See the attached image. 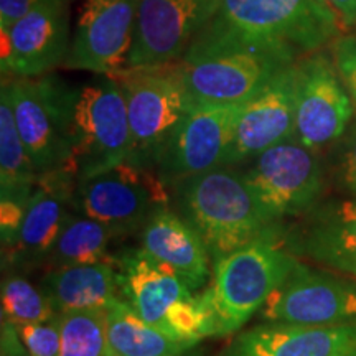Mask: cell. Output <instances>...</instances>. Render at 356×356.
Returning a JSON list of instances; mask_svg holds the SVG:
<instances>
[{"label":"cell","mask_w":356,"mask_h":356,"mask_svg":"<svg viewBox=\"0 0 356 356\" xmlns=\"http://www.w3.org/2000/svg\"><path fill=\"white\" fill-rule=\"evenodd\" d=\"M356 343V325L264 322L238 333L220 356H332Z\"/></svg>","instance_id":"cell-19"},{"label":"cell","mask_w":356,"mask_h":356,"mask_svg":"<svg viewBox=\"0 0 356 356\" xmlns=\"http://www.w3.org/2000/svg\"><path fill=\"white\" fill-rule=\"evenodd\" d=\"M172 190L155 170L124 162L78 181L71 207L102 222L118 236L140 231L157 208L168 207Z\"/></svg>","instance_id":"cell-8"},{"label":"cell","mask_w":356,"mask_h":356,"mask_svg":"<svg viewBox=\"0 0 356 356\" xmlns=\"http://www.w3.org/2000/svg\"><path fill=\"white\" fill-rule=\"evenodd\" d=\"M165 332L175 340L195 345H200L203 338H215V320L203 292L190 293L167 310Z\"/></svg>","instance_id":"cell-28"},{"label":"cell","mask_w":356,"mask_h":356,"mask_svg":"<svg viewBox=\"0 0 356 356\" xmlns=\"http://www.w3.org/2000/svg\"><path fill=\"white\" fill-rule=\"evenodd\" d=\"M70 139L65 172L76 181L127 162L131 154L127 104L113 76H101L74 88Z\"/></svg>","instance_id":"cell-5"},{"label":"cell","mask_w":356,"mask_h":356,"mask_svg":"<svg viewBox=\"0 0 356 356\" xmlns=\"http://www.w3.org/2000/svg\"><path fill=\"white\" fill-rule=\"evenodd\" d=\"M2 318L15 325L47 322L55 318L58 312L42 291L22 274H8L2 280Z\"/></svg>","instance_id":"cell-27"},{"label":"cell","mask_w":356,"mask_h":356,"mask_svg":"<svg viewBox=\"0 0 356 356\" xmlns=\"http://www.w3.org/2000/svg\"><path fill=\"white\" fill-rule=\"evenodd\" d=\"M246 104H197L178 122L160 154L157 172L168 188L185 178L225 167L236 122Z\"/></svg>","instance_id":"cell-9"},{"label":"cell","mask_w":356,"mask_h":356,"mask_svg":"<svg viewBox=\"0 0 356 356\" xmlns=\"http://www.w3.org/2000/svg\"><path fill=\"white\" fill-rule=\"evenodd\" d=\"M140 248L170 267L190 291H200L211 275V257L202 236L170 207L157 208L140 229Z\"/></svg>","instance_id":"cell-21"},{"label":"cell","mask_w":356,"mask_h":356,"mask_svg":"<svg viewBox=\"0 0 356 356\" xmlns=\"http://www.w3.org/2000/svg\"><path fill=\"white\" fill-rule=\"evenodd\" d=\"M139 0H84L65 68L113 76L126 70Z\"/></svg>","instance_id":"cell-13"},{"label":"cell","mask_w":356,"mask_h":356,"mask_svg":"<svg viewBox=\"0 0 356 356\" xmlns=\"http://www.w3.org/2000/svg\"><path fill=\"white\" fill-rule=\"evenodd\" d=\"M350 277L299 261L262 305L261 318L315 327L356 325V280Z\"/></svg>","instance_id":"cell-10"},{"label":"cell","mask_w":356,"mask_h":356,"mask_svg":"<svg viewBox=\"0 0 356 356\" xmlns=\"http://www.w3.org/2000/svg\"><path fill=\"white\" fill-rule=\"evenodd\" d=\"M286 244L297 257L356 279V198H323L287 229Z\"/></svg>","instance_id":"cell-17"},{"label":"cell","mask_w":356,"mask_h":356,"mask_svg":"<svg viewBox=\"0 0 356 356\" xmlns=\"http://www.w3.org/2000/svg\"><path fill=\"white\" fill-rule=\"evenodd\" d=\"M30 356L61 355V314L47 322L17 325Z\"/></svg>","instance_id":"cell-30"},{"label":"cell","mask_w":356,"mask_h":356,"mask_svg":"<svg viewBox=\"0 0 356 356\" xmlns=\"http://www.w3.org/2000/svg\"><path fill=\"white\" fill-rule=\"evenodd\" d=\"M238 168L261 202L280 220L307 215L322 202L330 185L322 152L304 145L296 136Z\"/></svg>","instance_id":"cell-7"},{"label":"cell","mask_w":356,"mask_h":356,"mask_svg":"<svg viewBox=\"0 0 356 356\" xmlns=\"http://www.w3.org/2000/svg\"><path fill=\"white\" fill-rule=\"evenodd\" d=\"M10 92L19 134L35 172L65 170L71 150V113L74 88L53 74L3 78Z\"/></svg>","instance_id":"cell-6"},{"label":"cell","mask_w":356,"mask_h":356,"mask_svg":"<svg viewBox=\"0 0 356 356\" xmlns=\"http://www.w3.org/2000/svg\"><path fill=\"white\" fill-rule=\"evenodd\" d=\"M286 234L257 239L213 264L203 296L215 320V338L238 332L292 273L299 257L289 251Z\"/></svg>","instance_id":"cell-3"},{"label":"cell","mask_w":356,"mask_h":356,"mask_svg":"<svg viewBox=\"0 0 356 356\" xmlns=\"http://www.w3.org/2000/svg\"><path fill=\"white\" fill-rule=\"evenodd\" d=\"M38 173L26 152L13 115L10 92L2 79L0 91V195L32 197Z\"/></svg>","instance_id":"cell-24"},{"label":"cell","mask_w":356,"mask_h":356,"mask_svg":"<svg viewBox=\"0 0 356 356\" xmlns=\"http://www.w3.org/2000/svg\"><path fill=\"white\" fill-rule=\"evenodd\" d=\"M332 356H356V343L345 346V348L337 351V353H333Z\"/></svg>","instance_id":"cell-37"},{"label":"cell","mask_w":356,"mask_h":356,"mask_svg":"<svg viewBox=\"0 0 356 356\" xmlns=\"http://www.w3.org/2000/svg\"><path fill=\"white\" fill-rule=\"evenodd\" d=\"M328 184L341 197L356 198V119L325 155Z\"/></svg>","instance_id":"cell-29"},{"label":"cell","mask_w":356,"mask_h":356,"mask_svg":"<svg viewBox=\"0 0 356 356\" xmlns=\"http://www.w3.org/2000/svg\"><path fill=\"white\" fill-rule=\"evenodd\" d=\"M172 356H207L203 348H200V345L193 346V348L184 351V353H178V355H172Z\"/></svg>","instance_id":"cell-36"},{"label":"cell","mask_w":356,"mask_h":356,"mask_svg":"<svg viewBox=\"0 0 356 356\" xmlns=\"http://www.w3.org/2000/svg\"><path fill=\"white\" fill-rule=\"evenodd\" d=\"M297 63L289 65L246 101L236 122L225 165L241 167L264 150L289 139L296 129Z\"/></svg>","instance_id":"cell-15"},{"label":"cell","mask_w":356,"mask_h":356,"mask_svg":"<svg viewBox=\"0 0 356 356\" xmlns=\"http://www.w3.org/2000/svg\"><path fill=\"white\" fill-rule=\"evenodd\" d=\"M341 25L327 0H213L181 60L248 50L299 61L341 37Z\"/></svg>","instance_id":"cell-1"},{"label":"cell","mask_w":356,"mask_h":356,"mask_svg":"<svg viewBox=\"0 0 356 356\" xmlns=\"http://www.w3.org/2000/svg\"><path fill=\"white\" fill-rule=\"evenodd\" d=\"M71 0H44L0 30L2 78H37L63 66L71 47Z\"/></svg>","instance_id":"cell-12"},{"label":"cell","mask_w":356,"mask_h":356,"mask_svg":"<svg viewBox=\"0 0 356 356\" xmlns=\"http://www.w3.org/2000/svg\"><path fill=\"white\" fill-rule=\"evenodd\" d=\"M330 55L356 108V35H341L330 47Z\"/></svg>","instance_id":"cell-32"},{"label":"cell","mask_w":356,"mask_h":356,"mask_svg":"<svg viewBox=\"0 0 356 356\" xmlns=\"http://www.w3.org/2000/svg\"><path fill=\"white\" fill-rule=\"evenodd\" d=\"M44 0H0V30H6Z\"/></svg>","instance_id":"cell-34"},{"label":"cell","mask_w":356,"mask_h":356,"mask_svg":"<svg viewBox=\"0 0 356 356\" xmlns=\"http://www.w3.org/2000/svg\"><path fill=\"white\" fill-rule=\"evenodd\" d=\"M180 63L191 102L234 104L254 97L279 71L297 61L274 53L238 50Z\"/></svg>","instance_id":"cell-14"},{"label":"cell","mask_w":356,"mask_h":356,"mask_svg":"<svg viewBox=\"0 0 356 356\" xmlns=\"http://www.w3.org/2000/svg\"><path fill=\"white\" fill-rule=\"evenodd\" d=\"M213 0H139L127 68L180 61Z\"/></svg>","instance_id":"cell-16"},{"label":"cell","mask_w":356,"mask_h":356,"mask_svg":"<svg viewBox=\"0 0 356 356\" xmlns=\"http://www.w3.org/2000/svg\"><path fill=\"white\" fill-rule=\"evenodd\" d=\"M126 97L131 154L127 162L157 170L168 137L191 106L180 61L134 66L113 74Z\"/></svg>","instance_id":"cell-4"},{"label":"cell","mask_w":356,"mask_h":356,"mask_svg":"<svg viewBox=\"0 0 356 356\" xmlns=\"http://www.w3.org/2000/svg\"><path fill=\"white\" fill-rule=\"evenodd\" d=\"M114 264L121 299L142 320L165 332L167 310L191 293L184 279L142 248L126 249L114 257Z\"/></svg>","instance_id":"cell-20"},{"label":"cell","mask_w":356,"mask_h":356,"mask_svg":"<svg viewBox=\"0 0 356 356\" xmlns=\"http://www.w3.org/2000/svg\"><path fill=\"white\" fill-rule=\"evenodd\" d=\"M170 190L177 213L202 236L211 264L257 239L287 233L286 222L261 202L238 167H218Z\"/></svg>","instance_id":"cell-2"},{"label":"cell","mask_w":356,"mask_h":356,"mask_svg":"<svg viewBox=\"0 0 356 356\" xmlns=\"http://www.w3.org/2000/svg\"><path fill=\"white\" fill-rule=\"evenodd\" d=\"M60 356H108L106 310L61 314Z\"/></svg>","instance_id":"cell-26"},{"label":"cell","mask_w":356,"mask_h":356,"mask_svg":"<svg viewBox=\"0 0 356 356\" xmlns=\"http://www.w3.org/2000/svg\"><path fill=\"white\" fill-rule=\"evenodd\" d=\"M0 356H30L19 327L6 318H2L0 325Z\"/></svg>","instance_id":"cell-33"},{"label":"cell","mask_w":356,"mask_h":356,"mask_svg":"<svg viewBox=\"0 0 356 356\" xmlns=\"http://www.w3.org/2000/svg\"><path fill=\"white\" fill-rule=\"evenodd\" d=\"M58 314L76 310H106L119 293L114 259L95 264L51 267L40 282Z\"/></svg>","instance_id":"cell-22"},{"label":"cell","mask_w":356,"mask_h":356,"mask_svg":"<svg viewBox=\"0 0 356 356\" xmlns=\"http://www.w3.org/2000/svg\"><path fill=\"white\" fill-rule=\"evenodd\" d=\"M78 181L65 170L40 175L30 197L19 241L2 251V266L32 269L47 264L58 236L71 213Z\"/></svg>","instance_id":"cell-18"},{"label":"cell","mask_w":356,"mask_h":356,"mask_svg":"<svg viewBox=\"0 0 356 356\" xmlns=\"http://www.w3.org/2000/svg\"><path fill=\"white\" fill-rule=\"evenodd\" d=\"M30 197L0 195V239L2 251H8L19 241Z\"/></svg>","instance_id":"cell-31"},{"label":"cell","mask_w":356,"mask_h":356,"mask_svg":"<svg viewBox=\"0 0 356 356\" xmlns=\"http://www.w3.org/2000/svg\"><path fill=\"white\" fill-rule=\"evenodd\" d=\"M355 111L332 55L320 50L297 61L293 136L302 144L318 152L328 150L348 131Z\"/></svg>","instance_id":"cell-11"},{"label":"cell","mask_w":356,"mask_h":356,"mask_svg":"<svg viewBox=\"0 0 356 356\" xmlns=\"http://www.w3.org/2000/svg\"><path fill=\"white\" fill-rule=\"evenodd\" d=\"M118 238L102 222L71 211L53 246L47 264L51 267L95 264V262L113 261L109 254V244Z\"/></svg>","instance_id":"cell-25"},{"label":"cell","mask_w":356,"mask_h":356,"mask_svg":"<svg viewBox=\"0 0 356 356\" xmlns=\"http://www.w3.org/2000/svg\"><path fill=\"white\" fill-rule=\"evenodd\" d=\"M106 325L108 356H172L197 346L147 323L121 297L106 309Z\"/></svg>","instance_id":"cell-23"},{"label":"cell","mask_w":356,"mask_h":356,"mask_svg":"<svg viewBox=\"0 0 356 356\" xmlns=\"http://www.w3.org/2000/svg\"><path fill=\"white\" fill-rule=\"evenodd\" d=\"M340 15L345 26L356 24V0H327Z\"/></svg>","instance_id":"cell-35"}]
</instances>
